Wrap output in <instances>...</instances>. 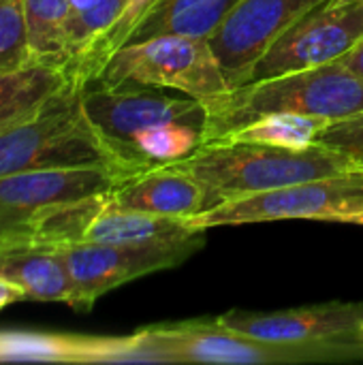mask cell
Wrapping results in <instances>:
<instances>
[{"label":"cell","mask_w":363,"mask_h":365,"mask_svg":"<svg viewBox=\"0 0 363 365\" xmlns=\"http://www.w3.org/2000/svg\"><path fill=\"white\" fill-rule=\"evenodd\" d=\"M173 165L203 188V212L233 199L289 184L355 171L344 156L317 143L308 148H278L263 143L208 141Z\"/></svg>","instance_id":"6da1fadb"},{"label":"cell","mask_w":363,"mask_h":365,"mask_svg":"<svg viewBox=\"0 0 363 365\" xmlns=\"http://www.w3.org/2000/svg\"><path fill=\"white\" fill-rule=\"evenodd\" d=\"M363 357V338L332 344H272L214 321L154 325L133 334L131 364L265 365Z\"/></svg>","instance_id":"7a4b0ae2"},{"label":"cell","mask_w":363,"mask_h":365,"mask_svg":"<svg viewBox=\"0 0 363 365\" xmlns=\"http://www.w3.org/2000/svg\"><path fill=\"white\" fill-rule=\"evenodd\" d=\"M359 111H363V77L338 60L233 88L210 109L205 141H214L267 113H302L336 122Z\"/></svg>","instance_id":"3957f363"},{"label":"cell","mask_w":363,"mask_h":365,"mask_svg":"<svg viewBox=\"0 0 363 365\" xmlns=\"http://www.w3.org/2000/svg\"><path fill=\"white\" fill-rule=\"evenodd\" d=\"M81 90V86L68 83L36 111L0 133V178L56 167L116 171L109 152L86 118Z\"/></svg>","instance_id":"277c9868"},{"label":"cell","mask_w":363,"mask_h":365,"mask_svg":"<svg viewBox=\"0 0 363 365\" xmlns=\"http://www.w3.org/2000/svg\"><path fill=\"white\" fill-rule=\"evenodd\" d=\"M92 83L103 88L148 86L201 101L208 111L229 92L220 64L205 38L154 36L118 47Z\"/></svg>","instance_id":"5b68a950"},{"label":"cell","mask_w":363,"mask_h":365,"mask_svg":"<svg viewBox=\"0 0 363 365\" xmlns=\"http://www.w3.org/2000/svg\"><path fill=\"white\" fill-rule=\"evenodd\" d=\"M362 210L363 171H349L233 199L201 212L186 222L197 231L291 218L344 222Z\"/></svg>","instance_id":"8992f818"},{"label":"cell","mask_w":363,"mask_h":365,"mask_svg":"<svg viewBox=\"0 0 363 365\" xmlns=\"http://www.w3.org/2000/svg\"><path fill=\"white\" fill-rule=\"evenodd\" d=\"M81 105L122 180L126 178V154L139 135L167 122L195 120L208 124L210 120V111L201 101L165 94L160 88L148 86L103 88L88 83L81 90Z\"/></svg>","instance_id":"52a82bcc"},{"label":"cell","mask_w":363,"mask_h":365,"mask_svg":"<svg viewBox=\"0 0 363 365\" xmlns=\"http://www.w3.org/2000/svg\"><path fill=\"white\" fill-rule=\"evenodd\" d=\"M362 41L363 4L327 0L297 19L270 45V49L255 64L248 81L338 62Z\"/></svg>","instance_id":"ba28073f"},{"label":"cell","mask_w":363,"mask_h":365,"mask_svg":"<svg viewBox=\"0 0 363 365\" xmlns=\"http://www.w3.org/2000/svg\"><path fill=\"white\" fill-rule=\"evenodd\" d=\"M203 246V233L173 246H128L77 242L60 246L73 280L75 312H90L98 297L141 276L169 269Z\"/></svg>","instance_id":"9c48e42d"},{"label":"cell","mask_w":363,"mask_h":365,"mask_svg":"<svg viewBox=\"0 0 363 365\" xmlns=\"http://www.w3.org/2000/svg\"><path fill=\"white\" fill-rule=\"evenodd\" d=\"M122 178L107 167H56L0 178V242L30 231L34 220L60 205L107 195Z\"/></svg>","instance_id":"30bf717a"},{"label":"cell","mask_w":363,"mask_h":365,"mask_svg":"<svg viewBox=\"0 0 363 365\" xmlns=\"http://www.w3.org/2000/svg\"><path fill=\"white\" fill-rule=\"evenodd\" d=\"M327 0H240L208 41L227 83L244 86L259 58L297 19Z\"/></svg>","instance_id":"8fae6325"},{"label":"cell","mask_w":363,"mask_h":365,"mask_svg":"<svg viewBox=\"0 0 363 365\" xmlns=\"http://www.w3.org/2000/svg\"><path fill=\"white\" fill-rule=\"evenodd\" d=\"M218 323L272 344H332L363 338V304L332 302L280 312L231 310L220 314Z\"/></svg>","instance_id":"7c38bea8"},{"label":"cell","mask_w":363,"mask_h":365,"mask_svg":"<svg viewBox=\"0 0 363 365\" xmlns=\"http://www.w3.org/2000/svg\"><path fill=\"white\" fill-rule=\"evenodd\" d=\"M0 276L15 282L26 302L73 304V280L60 246L28 233L0 242Z\"/></svg>","instance_id":"4fadbf2b"},{"label":"cell","mask_w":363,"mask_h":365,"mask_svg":"<svg viewBox=\"0 0 363 365\" xmlns=\"http://www.w3.org/2000/svg\"><path fill=\"white\" fill-rule=\"evenodd\" d=\"M107 199L124 210L188 220L205 210L203 188L175 165H165L120 180Z\"/></svg>","instance_id":"5bb4252c"},{"label":"cell","mask_w":363,"mask_h":365,"mask_svg":"<svg viewBox=\"0 0 363 365\" xmlns=\"http://www.w3.org/2000/svg\"><path fill=\"white\" fill-rule=\"evenodd\" d=\"M205 231L193 229L182 218L154 216L145 212L113 205L107 195L101 197L88 216L79 242L94 244H128V246H173L195 240Z\"/></svg>","instance_id":"9a60e30c"},{"label":"cell","mask_w":363,"mask_h":365,"mask_svg":"<svg viewBox=\"0 0 363 365\" xmlns=\"http://www.w3.org/2000/svg\"><path fill=\"white\" fill-rule=\"evenodd\" d=\"M131 0H71L66 24V75L81 88L92 81L96 53Z\"/></svg>","instance_id":"2e32d148"},{"label":"cell","mask_w":363,"mask_h":365,"mask_svg":"<svg viewBox=\"0 0 363 365\" xmlns=\"http://www.w3.org/2000/svg\"><path fill=\"white\" fill-rule=\"evenodd\" d=\"M240 0H156L139 19L126 43L154 36H188L210 41Z\"/></svg>","instance_id":"e0dca14e"},{"label":"cell","mask_w":363,"mask_h":365,"mask_svg":"<svg viewBox=\"0 0 363 365\" xmlns=\"http://www.w3.org/2000/svg\"><path fill=\"white\" fill-rule=\"evenodd\" d=\"M68 83L75 81L62 66L39 60L17 71L0 73V133L36 111Z\"/></svg>","instance_id":"ac0fdd59"},{"label":"cell","mask_w":363,"mask_h":365,"mask_svg":"<svg viewBox=\"0 0 363 365\" xmlns=\"http://www.w3.org/2000/svg\"><path fill=\"white\" fill-rule=\"evenodd\" d=\"M329 122L302 113H267L244 126L229 130L214 141H240V143H263L278 148H308L315 143L321 128ZM208 143V141H205Z\"/></svg>","instance_id":"d6986e66"},{"label":"cell","mask_w":363,"mask_h":365,"mask_svg":"<svg viewBox=\"0 0 363 365\" xmlns=\"http://www.w3.org/2000/svg\"><path fill=\"white\" fill-rule=\"evenodd\" d=\"M34 60L66 64V24L71 0H21Z\"/></svg>","instance_id":"ffe728a7"},{"label":"cell","mask_w":363,"mask_h":365,"mask_svg":"<svg viewBox=\"0 0 363 365\" xmlns=\"http://www.w3.org/2000/svg\"><path fill=\"white\" fill-rule=\"evenodd\" d=\"M36 62L28 43L21 0H0V73Z\"/></svg>","instance_id":"44dd1931"},{"label":"cell","mask_w":363,"mask_h":365,"mask_svg":"<svg viewBox=\"0 0 363 365\" xmlns=\"http://www.w3.org/2000/svg\"><path fill=\"white\" fill-rule=\"evenodd\" d=\"M315 143L344 156L355 171H363V111L329 122L321 128Z\"/></svg>","instance_id":"7402d4cb"},{"label":"cell","mask_w":363,"mask_h":365,"mask_svg":"<svg viewBox=\"0 0 363 365\" xmlns=\"http://www.w3.org/2000/svg\"><path fill=\"white\" fill-rule=\"evenodd\" d=\"M154 2H156V0H131V2H128V6H126L122 19H120V21L116 24V28L107 34V38L103 41V45H101V49H98V53H96L92 81H94L96 75L101 73V68H103V64L107 62V58H109L118 47H122V45L126 43L128 34L135 30V26L139 24V19L148 13V9H150ZM92 81H90V83H92Z\"/></svg>","instance_id":"603a6c76"},{"label":"cell","mask_w":363,"mask_h":365,"mask_svg":"<svg viewBox=\"0 0 363 365\" xmlns=\"http://www.w3.org/2000/svg\"><path fill=\"white\" fill-rule=\"evenodd\" d=\"M26 302V293L11 280L0 276V310H4L11 304H19Z\"/></svg>","instance_id":"cb8c5ba5"},{"label":"cell","mask_w":363,"mask_h":365,"mask_svg":"<svg viewBox=\"0 0 363 365\" xmlns=\"http://www.w3.org/2000/svg\"><path fill=\"white\" fill-rule=\"evenodd\" d=\"M342 62H344L351 71H355L359 77H363V41L359 45H355V47L342 58Z\"/></svg>","instance_id":"d4e9b609"},{"label":"cell","mask_w":363,"mask_h":365,"mask_svg":"<svg viewBox=\"0 0 363 365\" xmlns=\"http://www.w3.org/2000/svg\"><path fill=\"white\" fill-rule=\"evenodd\" d=\"M344 225H359V227H363V210L362 212H357V214H353V216H349V218L344 220Z\"/></svg>","instance_id":"484cf974"},{"label":"cell","mask_w":363,"mask_h":365,"mask_svg":"<svg viewBox=\"0 0 363 365\" xmlns=\"http://www.w3.org/2000/svg\"><path fill=\"white\" fill-rule=\"evenodd\" d=\"M347 2H359V4H363V0H347Z\"/></svg>","instance_id":"4316f807"}]
</instances>
